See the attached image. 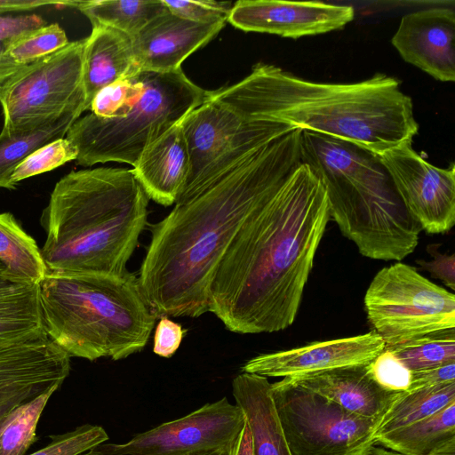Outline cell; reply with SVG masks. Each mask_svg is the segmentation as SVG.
Returning a JSON list of instances; mask_svg holds the SVG:
<instances>
[{"instance_id": "6da1fadb", "label": "cell", "mask_w": 455, "mask_h": 455, "mask_svg": "<svg viewBox=\"0 0 455 455\" xmlns=\"http://www.w3.org/2000/svg\"><path fill=\"white\" fill-rule=\"evenodd\" d=\"M329 220L325 188L302 162L232 240L213 274L208 312L239 334L291 325Z\"/></svg>"}, {"instance_id": "7a4b0ae2", "label": "cell", "mask_w": 455, "mask_h": 455, "mask_svg": "<svg viewBox=\"0 0 455 455\" xmlns=\"http://www.w3.org/2000/svg\"><path fill=\"white\" fill-rule=\"evenodd\" d=\"M301 132L267 143L154 225L138 282L156 317L208 312L209 287L232 240L302 163Z\"/></svg>"}, {"instance_id": "3957f363", "label": "cell", "mask_w": 455, "mask_h": 455, "mask_svg": "<svg viewBox=\"0 0 455 455\" xmlns=\"http://www.w3.org/2000/svg\"><path fill=\"white\" fill-rule=\"evenodd\" d=\"M209 97L243 119L286 124L374 155L412 142L419 130L411 97L397 79L380 73L358 83L327 84L257 63L243 80Z\"/></svg>"}, {"instance_id": "277c9868", "label": "cell", "mask_w": 455, "mask_h": 455, "mask_svg": "<svg viewBox=\"0 0 455 455\" xmlns=\"http://www.w3.org/2000/svg\"><path fill=\"white\" fill-rule=\"evenodd\" d=\"M148 200L130 169L99 167L63 176L41 216L47 272L127 274L147 224Z\"/></svg>"}, {"instance_id": "5b68a950", "label": "cell", "mask_w": 455, "mask_h": 455, "mask_svg": "<svg viewBox=\"0 0 455 455\" xmlns=\"http://www.w3.org/2000/svg\"><path fill=\"white\" fill-rule=\"evenodd\" d=\"M300 148L325 188L331 220L363 256L399 261L413 252L422 229L374 154L308 131L301 132Z\"/></svg>"}, {"instance_id": "8992f818", "label": "cell", "mask_w": 455, "mask_h": 455, "mask_svg": "<svg viewBox=\"0 0 455 455\" xmlns=\"http://www.w3.org/2000/svg\"><path fill=\"white\" fill-rule=\"evenodd\" d=\"M38 289L46 335L70 356L125 359L145 347L157 318L130 272H47Z\"/></svg>"}, {"instance_id": "52a82bcc", "label": "cell", "mask_w": 455, "mask_h": 455, "mask_svg": "<svg viewBox=\"0 0 455 455\" xmlns=\"http://www.w3.org/2000/svg\"><path fill=\"white\" fill-rule=\"evenodd\" d=\"M141 71L143 90L126 115L102 119L91 113L70 126L65 137L77 148V164L119 162L134 166L148 145L208 97L209 92L190 81L182 68Z\"/></svg>"}, {"instance_id": "ba28073f", "label": "cell", "mask_w": 455, "mask_h": 455, "mask_svg": "<svg viewBox=\"0 0 455 455\" xmlns=\"http://www.w3.org/2000/svg\"><path fill=\"white\" fill-rule=\"evenodd\" d=\"M180 125L189 171L175 204L193 198L261 147L295 129L279 122L243 119L209 94L180 121Z\"/></svg>"}, {"instance_id": "9c48e42d", "label": "cell", "mask_w": 455, "mask_h": 455, "mask_svg": "<svg viewBox=\"0 0 455 455\" xmlns=\"http://www.w3.org/2000/svg\"><path fill=\"white\" fill-rule=\"evenodd\" d=\"M364 308L386 347L455 329L454 294L402 262L374 275L364 295Z\"/></svg>"}, {"instance_id": "30bf717a", "label": "cell", "mask_w": 455, "mask_h": 455, "mask_svg": "<svg viewBox=\"0 0 455 455\" xmlns=\"http://www.w3.org/2000/svg\"><path fill=\"white\" fill-rule=\"evenodd\" d=\"M270 395L291 455H362L375 445L381 419L348 411L283 378Z\"/></svg>"}, {"instance_id": "8fae6325", "label": "cell", "mask_w": 455, "mask_h": 455, "mask_svg": "<svg viewBox=\"0 0 455 455\" xmlns=\"http://www.w3.org/2000/svg\"><path fill=\"white\" fill-rule=\"evenodd\" d=\"M85 38L24 66L0 88L3 132L39 126L84 108Z\"/></svg>"}, {"instance_id": "7c38bea8", "label": "cell", "mask_w": 455, "mask_h": 455, "mask_svg": "<svg viewBox=\"0 0 455 455\" xmlns=\"http://www.w3.org/2000/svg\"><path fill=\"white\" fill-rule=\"evenodd\" d=\"M244 424L241 408L223 397L125 443H101L92 451L97 455H189L209 451L228 454Z\"/></svg>"}, {"instance_id": "4fadbf2b", "label": "cell", "mask_w": 455, "mask_h": 455, "mask_svg": "<svg viewBox=\"0 0 455 455\" xmlns=\"http://www.w3.org/2000/svg\"><path fill=\"white\" fill-rule=\"evenodd\" d=\"M403 142L375 155L422 230L444 234L455 224V168L436 167Z\"/></svg>"}, {"instance_id": "5bb4252c", "label": "cell", "mask_w": 455, "mask_h": 455, "mask_svg": "<svg viewBox=\"0 0 455 455\" xmlns=\"http://www.w3.org/2000/svg\"><path fill=\"white\" fill-rule=\"evenodd\" d=\"M71 356L48 336L0 347V426L20 405L60 387Z\"/></svg>"}, {"instance_id": "9a60e30c", "label": "cell", "mask_w": 455, "mask_h": 455, "mask_svg": "<svg viewBox=\"0 0 455 455\" xmlns=\"http://www.w3.org/2000/svg\"><path fill=\"white\" fill-rule=\"evenodd\" d=\"M355 17L350 5L322 2L241 0L233 4L227 21L247 32L299 38L342 28Z\"/></svg>"}, {"instance_id": "2e32d148", "label": "cell", "mask_w": 455, "mask_h": 455, "mask_svg": "<svg viewBox=\"0 0 455 455\" xmlns=\"http://www.w3.org/2000/svg\"><path fill=\"white\" fill-rule=\"evenodd\" d=\"M386 348L374 331L318 341L289 350L259 355L248 360L242 371L264 377H290L371 363Z\"/></svg>"}, {"instance_id": "e0dca14e", "label": "cell", "mask_w": 455, "mask_h": 455, "mask_svg": "<svg viewBox=\"0 0 455 455\" xmlns=\"http://www.w3.org/2000/svg\"><path fill=\"white\" fill-rule=\"evenodd\" d=\"M455 12L432 7L404 15L391 43L406 62L442 82L455 80Z\"/></svg>"}, {"instance_id": "ac0fdd59", "label": "cell", "mask_w": 455, "mask_h": 455, "mask_svg": "<svg viewBox=\"0 0 455 455\" xmlns=\"http://www.w3.org/2000/svg\"><path fill=\"white\" fill-rule=\"evenodd\" d=\"M226 21L196 23L167 10L132 38L137 69L164 73L181 68V63L215 37Z\"/></svg>"}, {"instance_id": "d6986e66", "label": "cell", "mask_w": 455, "mask_h": 455, "mask_svg": "<svg viewBox=\"0 0 455 455\" xmlns=\"http://www.w3.org/2000/svg\"><path fill=\"white\" fill-rule=\"evenodd\" d=\"M291 382L337 403L348 411L382 419L403 393L387 390L371 377L368 363L285 377Z\"/></svg>"}, {"instance_id": "ffe728a7", "label": "cell", "mask_w": 455, "mask_h": 455, "mask_svg": "<svg viewBox=\"0 0 455 455\" xmlns=\"http://www.w3.org/2000/svg\"><path fill=\"white\" fill-rule=\"evenodd\" d=\"M189 159L180 122L148 145L132 172L148 199L175 204L188 175Z\"/></svg>"}, {"instance_id": "44dd1931", "label": "cell", "mask_w": 455, "mask_h": 455, "mask_svg": "<svg viewBox=\"0 0 455 455\" xmlns=\"http://www.w3.org/2000/svg\"><path fill=\"white\" fill-rule=\"evenodd\" d=\"M137 70L132 37L108 27L93 26L91 35L85 38L84 50L85 110L100 89Z\"/></svg>"}, {"instance_id": "7402d4cb", "label": "cell", "mask_w": 455, "mask_h": 455, "mask_svg": "<svg viewBox=\"0 0 455 455\" xmlns=\"http://www.w3.org/2000/svg\"><path fill=\"white\" fill-rule=\"evenodd\" d=\"M267 377L242 372L232 381L235 404L249 425L253 455H291L283 435Z\"/></svg>"}, {"instance_id": "603a6c76", "label": "cell", "mask_w": 455, "mask_h": 455, "mask_svg": "<svg viewBox=\"0 0 455 455\" xmlns=\"http://www.w3.org/2000/svg\"><path fill=\"white\" fill-rule=\"evenodd\" d=\"M44 336L38 284L0 290V347Z\"/></svg>"}, {"instance_id": "cb8c5ba5", "label": "cell", "mask_w": 455, "mask_h": 455, "mask_svg": "<svg viewBox=\"0 0 455 455\" xmlns=\"http://www.w3.org/2000/svg\"><path fill=\"white\" fill-rule=\"evenodd\" d=\"M455 440V403L436 413L375 439V444L405 455H432Z\"/></svg>"}, {"instance_id": "d4e9b609", "label": "cell", "mask_w": 455, "mask_h": 455, "mask_svg": "<svg viewBox=\"0 0 455 455\" xmlns=\"http://www.w3.org/2000/svg\"><path fill=\"white\" fill-rule=\"evenodd\" d=\"M81 114L73 112L30 129L0 132V188L14 189L11 176L16 167L40 147L66 136Z\"/></svg>"}, {"instance_id": "484cf974", "label": "cell", "mask_w": 455, "mask_h": 455, "mask_svg": "<svg viewBox=\"0 0 455 455\" xmlns=\"http://www.w3.org/2000/svg\"><path fill=\"white\" fill-rule=\"evenodd\" d=\"M76 8L93 26L108 27L132 38L167 11L163 0L78 1Z\"/></svg>"}, {"instance_id": "4316f807", "label": "cell", "mask_w": 455, "mask_h": 455, "mask_svg": "<svg viewBox=\"0 0 455 455\" xmlns=\"http://www.w3.org/2000/svg\"><path fill=\"white\" fill-rule=\"evenodd\" d=\"M455 403V381L403 392L384 414L375 439L427 418Z\"/></svg>"}, {"instance_id": "83f0119b", "label": "cell", "mask_w": 455, "mask_h": 455, "mask_svg": "<svg viewBox=\"0 0 455 455\" xmlns=\"http://www.w3.org/2000/svg\"><path fill=\"white\" fill-rule=\"evenodd\" d=\"M0 261L13 275L37 284L47 273L36 242L10 212L0 213Z\"/></svg>"}, {"instance_id": "f1b7e54d", "label": "cell", "mask_w": 455, "mask_h": 455, "mask_svg": "<svg viewBox=\"0 0 455 455\" xmlns=\"http://www.w3.org/2000/svg\"><path fill=\"white\" fill-rule=\"evenodd\" d=\"M386 348L411 371L455 363V329L432 332Z\"/></svg>"}, {"instance_id": "f546056e", "label": "cell", "mask_w": 455, "mask_h": 455, "mask_svg": "<svg viewBox=\"0 0 455 455\" xmlns=\"http://www.w3.org/2000/svg\"><path fill=\"white\" fill-rule=\"evenodd\" d=\"M58 388L52 387L12 411L0 434V455H25L36 440V431L40 416Z\"/></svg>"}, {"instance_id": "4dcf8cb0", "label": "cell", "mask_w": 455, "mask_h": 455, "mask_svg": "<svg viewBox=\"0 0 455 455\" xmlns=\"http://www.w3.org/2000/svg\"><path fill=\"white\" fill-rule=\"evenodd\" d=\"M65 30L58 23L27 30L3 43L5 55L18 65L26 66L66 47Z\"/></svg>"}, {"instance_id": "1f68e13d", "label": "cell", "mask_w": 455, "mask_h": 455, "mask_svg": "<svg viewBox=\"0 0 455 455\" xmlns=\"http://www.w3.org/2000/svg\"><path fill=\"white\" fill-rule=\"evenodd\" d=\"M142 71L120 78L100 89L92 98L89 109L102 119L126 115L143 90Z\"/></svg>"}, {"instance_id": "d6a6232c", "label": "cell", "mask_w": 455, "mask_h": 455, "mask_svg": "<svg viewBox=\"0 0 455 455\" xmlns=\"http://www.w3.org/2000/svg\"><path fill=\"white\" fill-rule=\"evenodd\" d=\"M77 155L76 147L66 137L54 140L27 156L14 170L11 182L16 187L23 180L52 171L76 160Z\"/></svg>"}, {"instance_id": "836d02e7", "label": "cell", "mask_w": 455, "mask_h": 455, "mask_svg": "<svg viewBox=\"0 0 455 455\" xmlns=\"http://www.w3.org/2000/svg\"><path fill=\"white\" fill-rule=\"evenodd\" d=\"M50 438L48 445L30 455H97L92 449L108 441V435L102 427L86 424Z\"/></svg>"}, {"instance_id": "e575fe53", "label": "cell", "mask_w": 455, "mask_h": 455, "mask_svg": "<svg viewBox=\"0 0 455 455\" xmlns=\"http://www.w3.org/2000/svg\"><path fill=\"white\" fill-rule=\"evenodd\" d=\"M371 377L382 387L395 392L409 390L411 371L387 348L368 363Z\"/></svg>"}, {"instance_id": "d590c367", "label": "cell", "mask_w": 455, "mask_h": 455, "mask_svg": "<svg viewBox=\"0 0 455 455\" xmlns=\"http://www.w3.org/2000/svg\"><path fill=\"white\" fill-rule=\"evenodd\" d=\"M167 10L174 15L196 23L227 20L233 4L214 0H163Z\"/></svg>"}, {"instance_id": "8d00e7d4", "label": "cell", "mask_w": 455, "mask_h": 455, "mask_svg": "<svg viewBox=\"0 0 455 455\" xmlns=\"http://www.w3.org/2000/svg\"><path fill=\"white\" fill-rule=\"evenodd\" d=\"M186 331L167 316L160 317L154 334L153 352L164 358L172 357L180 347Z\"/></svg>"}, {"instance_id": "74e56055", "label": "cell", "mask_w": 455, "mask_h": 455, "mask_svg": "<svg viewBox=\"0 0 455 455\" xmlns=\"http://www.w3.org/2000/svg\"><path fill=\"white\" fill-rule=\"evenodd\" d=\"M431 260H416V263L431 275L441 280L448 288L455 289V254L442 253L439 244L431 243L427 246Z\"/></svg>"}, {"instance_id": "f35d334b", "label": "cell", "mask_w": 455, "mask_h": 455, "mask_svg": "<svg viewBox=\"0 0 455 455\" xmlns=\"http://www.w3.org/2000/svg\"><path fill=\"white\" fill-rule=\"evenodd\" d=\"M455 381V363L411 371L409 390Z\"/></svg>"}, {"instance_id": "ab89813d", "label": "cell", "mask_w": 455, "mask_h": 455, "mask_svg": "<svg viewBox=\"0 0 455 455\" xmlns=\"http://www.w3.org/2000/svg\"><path fill=\"white\" fill-rule=\"evenodd\" d=\"M45 25L46 21L36 14L15 17L0 16V43L3 44L24 31Z\"/></svg>"}, {"instance_id": "60d3db41", "label": "cell", "mask_w": 455, "mask_h": 455, "mask_svg": "<svg viewBox=\"0 0 455 455\" xmlns=\"http://www.w3.org/2000/svg\"><path fill=\"white\" fill-rule=\"evenodd\" d=\"M76 1H51V0H0V14L11 12H23L37 9L43 6L56 5L76 7Z\"/></svg>"}, {"instance_id": "b9f144b4", "label": "cell", "mask_w": 455, "mask_h": 455, "mask_svg": "<svg viewBox=\"0 0 455 455\" xmlns=\"http://www.w3.org/2000/svg\"><path fill=\"white\" fill-rule=\"evenodd\" d=\"M228 455H253L252 436L246 419L243 429Z\"/></svg>"}, {"instance_id": "7bdbcfd3", "label": "cell", "mask_w": 455, "mask_h": 455, "mask_svg": "<svg viewBox=\"0 0 455 455\" xmlns=\"http://www.w3.org/2000/svg\"><path fill=\"white\" fill-rule=\"evenodd\" d=\"M23 67L16 64L5 55L3 44L0 43V88Z\"/></svg>"}, {"instance_id": "ee69618b", "label": "cell", "mask_w": 455, "mask_h": 455, "mask_svg": "<svg viewBox=\"0 0 455 455\" xmlns=\"http://www.w3.org/2000/svg\"><path fill=\"white\" fill-rule=\"evenodd\" d=\"M28 283L30 282L11 274L5 266L0 261V290Z\"/></svg>"}, {"instance_id": "f6af8a7d", "label": "cell", "mask_w": 455, "mask_h": 455, "mask_svg": "<svg viewBox=\"0 0 455 455\" xmlns=\"http://www.w3.org/2000/svg\"><path fill=\"white\" fill-rule=\"evenodd\" d=\"M362 455H405L400 452L392 451L387 448L377 447L375 445L371 446Z\"/></svg>"}, {"instance_id": "bcb514c9", "label": "cell", "mask_w": 455, "mask_h": 455, "mask_svg": "<svg viewBox=\"0 0 455 455\" xmlns=\"http://www.w3.org/2000/svg\"><path fill=\"white\" fill-rule=\"evenodd\" d=\"M432 455H455V440L437 450Z\"/></svg>"}, {"instance_id": "7dc6e473", "label": "cell", "mask_w": 455, "mask_h": 455, "mask_svg": "<svg viewBox=\"0 0 455 455\" xmlns=\"http://www.w3.org/2000/svg\"><path fill=\"white\" fill-rule=\"evenodd\" d=\"M189 455H228V453L221 451H201Z\"/></svg>"}, {"instance_id": "c3c4849f", "label": "cell", "mask_w": 455, "mask_h": 455, "mask_svg": "<svg viewBox=\"0 0 455 455\" xmlns=\"http://www.w3.org/2000/svg\"><path fill=\"white\" fill-rule=\"evenodd\" d=\"M4 425V424H3V425H1V426H0V434H1V431H2V428H3Z\"/></svg>"}]
</instances>
